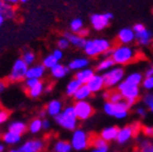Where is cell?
Here are the masks:
<instances>
[{"instance_id":"1","label":"cell","mask_w":153,"mask_h":152,"mask_svg":"<svg viewBox=\"0 0 153 152\" xmlns=\"http://www.w3.org/2000/svg\"><path fill=\"white\" fill-rule=\"evenodd\" d=\"M137 55H138V53L136 52V50H134V48L128 45H121L112 49L111 57L113 59L115 64L127 65L136 61Z\"/></svg>"},{"instance_id":"2","label":"cell","mask_w":153,"mask_h":152,"mask_svg":"<svg viewBox=\"0 0 153 152\" xmlns=\"http://www.w3.org/2000/svg\"><path fill=\"white\" fill-rule=\"evenodd\" d=\"M54 120L61 128L67 131L76 130V127L79 124V119L76 117L74 105H68V107H64L63 112L57 115Z\"/></svg>"},{"instance_id":"3","label":"cell","mask_w":153,"mask_h":152,"mask_svg":"<svg viewBox=\"0 0 153 152\" xmlns=\"http://www.w3.org/2000/svg\"><path fill=\"white\" fill-rule=\"evenodd\" d=\"M110 40L105 38H95V39L86 40L85 47L83 48L84 52L87 57H95L100 54H104L106 51L111 49Z\"/></svg>"},{"instance_id":"4","label":"cell","mask_w":153,"mask_h":152,"mask_svg":"<svg viewBox=\"0 0 153 152\" xmlns=\"http://www.w3.org/2000/svg\"><path fill=\"white\" fill-rule=\"evenodd\" d=\"M130 107H131V105L126 100L117 103L106 101L103 105V111L106 115L115 117L116 119H124L129 115Z\"/></svg>"},{"instance_id":"5","label":"cell","mask_w":153,"mask_h":152,"mask_svg":"<svg viewBox=\"0 0 153 152\" xmlns=\"http://www.w3.org/2000/svg\"><path fill=\"white\" fill-rule=\"evenodd\" d=\"M91 137L85 130L83 129H76L72 132L70 144L72 146V149L76 151H83L86 150L89 146H91Z\"/></svg>"},{"instance_id":"6","label":"cell","mask_w":153,"mask_h":152,"mask_svg":"<svg viewBox=\"0 0 153 152\" xmlns=\"http://www.w3.org/2000/svg\"><path fill=\"white\" fill-rule=\"evenodd\" d=\"M117 90H119V93L122 95L123 99L126 100L131 107L136 102L137 99H138L139 96H140L139 86L130 83V82H128L126 79H124L121 83L118 85Z\"/></svg>"},{"instance_id":"7","label":"cell","mask_w":153,"mask_h":152,"mask_svg":"<svg viewBox=\"0 0 153 152\" xmlns=\"http://www.w3.org/2000/svg\"><path fill=\"white\" fill-rule=\"evenodd\" d=\"M102 76L105 87L112 88L116 85H119L124 80V70L122 67H114L108 72H105Z\"/></svg>"},{"instance_id":"8","label":"cell","mask_w":153,"mask_h":152,"mask_svg":"<svg viewBox=\"0 0 153 152\" xmlns=\"http://www.w3.org/2000/svg\"><path fill=\"white\" fill-rule=\"evenodd\" d=\"M140 129H141V126L139 122H133V124H129V126L120 128L119 131H118V135H117V138H116V142H117L119 145H124V144L129 143L130 140L138 133Z\"/></svg>"},{"instance_id":"9","label":"cell","mask_w":153,"mask_h":152,"mask_svg":"<svg viewBox=\"0 0 153 152\" xmlns=\"http://www.w3.org/2000/svg\"><path fill=\"white\" fill-rule=\"evenodd\" d=\"M28 69L29 66L25 63V61L22 57L17 59L13 64V67L11 69V72H10L7 79L10 82H20V81L26 79Z\"/></svg>"},{"instance_id":"10","label":"cell","mask_w":153,"mask_h":152,"mask_svg":"<svg viewBox=\"0 0 153 152\" xmlns=\"http://www.w3.org/2000/svg\"><path fill=\"white\" fill-rule=\"evenodd\" d=\"M74 111H76V117L79 120H87L94 115V107L88 101L82 100V101H76L74 104Z\"/></svg>"},{"instance_id":"11","label":"cell","mask_w":153,"mask_h":152,"mask_svg":"<svg viewBox=\"0 0 153 152\" xmlns=\"http://www.w3.org/2000/svg\"><path fill=\"white\" fill-rule=\"evenodd\" d=\"M113 18L111 13H103V14H94L91 17V24L96 31H102L103 29L110 25V20Z\"/></svg>"},{"instance_id":"12","label":"cell","mask_w":153,"mask_h":152,"mask_svg":"<svg viewBox=\"0 0 153 152\" xmlns=\"http://www.w3.org/2000/svg\"><path fill=\"white\" fill-rule=\"evenodd\" d=\"M45 142L39 138H32L25 142L18 148L20 152H43L45 149Z\"/></svg>"},{"instance_id":"13","label":"cell","mask_w":153,"mask_h":152,"mask_svg":"<svg viewBox=\"0 0 153 152\" xmlns=\"http://www.w3.org/2000/svg\"><path fill=\"white\" fill-rule=\"evenodd\" d=\"M63 110H64L63 102L61 100H57V99H53L51 101H49L45 107L47 116L53 117V118H55L57 115L61 114L63 112Z\"/></svg>"},{"instance_id":"14","label":"cell","mask_w":153,"mask_h":152,"mask_svg":"<svg viewBox=\"0 0 153 152\" xmlns=\"http://www.w3.org/2000/svg\"><path fill=\"white\" fill-rule=\"evenodd\" d=\"M86 85L88 86L89 89L91 90V93L93 94L98 93V92H100L103 87H105L103 76L102 75H98V74L95 75V76L88 81V83L86 84Z\"/></svg>"},{"instance_id":"15","label":"cell","mask_w":153,"mask_h":152,"mask_svg":"<svg viewBox=\"0 0 153 152\" xmlns=\"http://www.w3.org/2000/svg\"><path fill=\"white\" fill-rule=\"evenodd\" d=\"M118 131H119V128L116 126H111V127H106V128L102 129L99 134L101 138L105 140V142H113V140H116L118 135Z\"/></svg>"},{"instance_id":"16","label":"cell","mask_w":153,"mask_h":152,"mask_svg":"<svg viewBox=\"0 0 153 152\" xmlns=\"http://www.w3.org/2000/svg\"><path fill=\"white\" fill-rule=\"evenodd\" d=\"M117 37L122 45H129L135 39V32L133 31V29L123 28L119 31Z\"/></svg>"},{"instance_id":"17","label":"cell","mask_w":153,"mask_h":152,"mask_svg":"<svg viewBox=\"0 0 153 152\" xmlns=\"http://www.w3.org/2000/svg\"><path fill=\"white\" fill-rule=\"evenodd\" d=\"M45 66L43 64H37V65H32L29 67L28 72H27L26 79H38L41 80L45 75Z\"/></svg>"},{"instance_id":"18","label":"cell","mask_w":153,"mask_h":152,"mask_svg":"<svg viewBox=\"0 0 153 152\" xmlns=\"http://www.w3.org/2000/svg\"><path fill=\"white\" fill-rule=\"evenodd\" d=\"M95 72H94V69L91 68H84L82 70H79V72H76V77L74 78L76 80L79 81L80 83L83 85V84H87L88 83V81L95 76Z\"/></svg>"},{"instance_id":"19","label":"cell","mask_w":153,"mask_h":152,"mask_svg":"<svg viewBox=\"0 0 153 152\" xmlns=\"http://www.w3.org/2000/svg\"><path fill=\"white\" fill-rule=\"evenodd\" d=\"M64 37L67 38V40L69 42V44H71L72 46L76 48H84L86 44V39L82 36L78 35L76 33H69V32H66L64 34Z\"/></svg>"},{"instance_id":"20","label":"cell","mask_w":153,"mask_h":152,"mask_svg":"<svg viewBox=\"0 0 153 152\" xmlns=\"http://www.w3.org/2000/svg\"><path fill=\"white\" fill-rule=\"evenodd\" d=\"M89 64L88 59H85V57H76V59H74L72 61H70L69 64H68V68L70 70H82L84 68H87Z\"/></svg>"},{"instance_id":"21","label":"cell","mask_w":153,"mask_h":152,"mask_svg":"<svg viewBox=\"0 0 153 152\" xmlns=\"http://www.w3.org/2000/svg\"><path fill=\"white\" fill-rule=\"evenodd\" d=\"M27 130H28V126L25 124L24 121H20V120L12 121V122L7 126V131L13 132V133L19 134V135H22V134L26 133Z\"/></svg>"},{"instance_id":"22","label":"cell","mask_w":153,"mask_h":152,"mask_svg":"<svg viewBox=\"0 0 153 152\" xmlns=\"http://www.w3.org/2000/svg\"><path fill=\"white\" fill-rule=\"evenodd\" d=\"M135 39L137 40V43L141 46H148L151 43L152 39V33L149 30L145 29L143 31L135 33Z\"/></svg>"},{"instance_id":"23","label":"cell","mask_w":153,"mask_h":152,"mask_svg":"<svg viewBox=\"0 0 153 152\" xmlns=\"http://www.w3.org/2000/svg\"><path fill=\"white\" fill-rule=\"evenodd\" d=\"M72 146L70 142H67L64 139H59L53 144L52 151L53 152H71Z\"/></svg>"},{"instance_id":"24","label":"cell","mask_w":153,"mask_h":152,"mask_svg":"<svg viewBox=\"0 0 153 152\" xmlns=\"http://www.w3.org/2000/svg\"><path fill=\"white\" fill-rule=\"evenodd\" d=\"M70 69L68 68V66H64L62 64H56L53 68L50 69L51 76L55 79H63L65 76H66L68 72H69Z\"/></svg>"},{"instance_id":"25","label":"cell","mask_w":153,"mask_h":152,"mask_svg":"<svg viewBox=\"0 0 153 152\" xmlns=\"http://www.w3.org/2000/svg\"><path fill=\"white\" fill-rule=\"evenodd\" d=\"M20 140H22V135L13 133V132H10V131H7L2 135V142L5 145L14 146L16 144H18Z\"/></svg>"},{"instance_id":"26","label":"cell","mask_w":153,"mask_h":152,"mask_svg":"<svg viewBox=\"0 0 153 152\" xmlns=\"http://www.w3.org/2000/svg\"><path fill=\"white\" fill-rule=\"evenodd\" d=\"M91 90L89 89V87L86 84H83V85L80 86V88L78 89L76 94H74V98L76 101H82V100H86L88 99L91 96Z\"/></svg>"},{"instance_id":"27","label":"cell","mask_w":153,"mask_h":152,"mask_svg":"<svg viewBox=\"0 0 153 152\" xmlns=\"http://www.w3.org/2000/svg\"><path fill=\"white\" fill-rule=\"evenodd\" d=\"M0 15H3L5 18H13L15 16V10L9 3L0 0Z\"/></svg>"},{"instance_id":"28","label":"cell","mask_w":153,"mask_h":152,"mask_svg":"<svg viewBox=\"0 0 153 152\" xmlns=\"http://www.w3.org/2000/svg\"><path fill=\"white\" fill-rule=\"evenodd\" d=\"M45 92V85H44L43 82H38L37 84H36L35 86H33V87L29 88V89H27V93H28L29 97L31 98H38L39 96H42V94Z\"/></svg>"},{"instance_id":"29","label":"cell","mask_w":153,"mask_h":152,"mask_svg":"<svg viewBox=\"0 0 153 152\" xmlns=\"http://www.w3.org/2000/svg\"><path fill=\"white\" fill-rule=\"evenodd\" d=\"M42 120L41 118H34L30 121V124H28V130L31 134H38L43 130V126H42Z\"/></svg>"},{"instance_id":"30","label":"cell","mask_w":153,"mask_h":152,"mask_svg":"<svg viewBox=\"0 0 153 152\" xmlns=\"http://www.w3.org/2000/svg\"><path fill=\"white\" fill-rule=\"evenodd\" d=\"M81 85L82 84L76 78L72 79L71 81H69V83L67 84L66 86V95L69 96V97H74V94L78 92V89H79Z\"/></svg>"},{"instance_id":"31","label":"cell","mask_w":153,"mask_h":152,"mask_svg":"<svg viewBox=\"0 0 153 152\" xmlns=\"http://www.w3.org/2000/svg\"><path fill=\"white\" fill-rule=\"evenodd\" d=\"M115 62L113 61L112 57H105L104 60L100 61L97 65V72H108L110 69H112V67L114 66Z\"/></svg>"},{"instance_id":"32","label":"cell","mask_w":153,"mask_h":152,"mask_svg":"<svg viewBox=\"0 0 153 152\" xmlns=\"http://www.w3.org/2000/svg\"><path fill=\"white\" fill-rule=\"evenodd\" d=\"M91 147L96 148V149H104V150L110 149L108 143L105 142L100 136H93V139H91Z\"/></svg>"},{"instance_id":"33","label":"cell","mask_w":153,"mask_h":152,"mask_svg":"<svg viewBox=\"0 0 153 152\" xmlns=\"http://www.w3.org/2000/svg\"><path fill=\"white\" fill-rule=\"evenodd\" d=\"M126 80L128 81V82H130V83L134 84V85H137L139 86L140 84H143V75L140 74V72H132V74H130L129 76L126 78Z\"/></svg>"},{"instance_id":"34","label":"cell","mask_w":153,"mask_h":152,"mask_svg":"<svg viewBox=\"0 0 153 152\" xmlns=\"http://www.w3.org/2000/svg\"><path fill=\"white\" fill-rule=\"evenodd\" d=\"M22 59L24 60L25 63L30 67V66H32V65H34V63H35L36 55L33 51H31V50H27V51H24Z\"/></svg>"},{"instance_id":"35","label":"cell","mask_w":153,"mask_h":152,"mask_svg":"<svg viewBox=\"0 0 153 152\" xmlns=\"http://www.w3.org/2000/svg\"><path fill=\"white\" fill-rule=\"evenodd\" d=\"M83 28H84L83 22H82V19H80V18H74V20H71V22H70V30L76 34L79 33Z\"/></svg>"},{"instance_id":"36","label":"cell","mask_w":153,"mask_h":152,"mask_svg":"<svg viewBox=\"0 0 153 152\" xmlns=\"http://www.w3.org/2000/svg\"><path fill=\"white\" fill-rule=\"evenodd\" d=\"M56 64H59V62L55 60V57H53L52 54L47 55V57H44V60H43V65L45 66L46 69L53 68V67H54Z\"/></svg>"},{"instance_id":"37","label":"cell","mask_w":153,"mask_h":152,"mask_svg":"<svg viewBox=\"0 0 153 152\" xmlns=\"http://www.w3.org/2000/svg\"><path fill=\"white\" fill-rule=\"evenodd\" d=\"M123 97L122 95L119 93V90H113V92H110V97H108V100L110 102L113 103H117L120 102V101H123Z\"/></svg>"},{"instance_id":"38","label":"cell","mask_w":153,"mask_h":152,"mask_svg":"<svg viewBox=\"0 0 153 152\" xmlns=\"http://www.w3.org/2000/svg\"><path fill=\"white\" fill-rule=\"evenodd\" d=\"M143 103L149 109L150 112L153 113V94H147L143 97Z\"/></svg>"},{"instance_id":"39","label":"cell","mask_w":153,"mask_h":152,"mask_svg":"<svg viewBox=\"0 0 153 152\" xmlns=\"http://www.w3.org/2000/svg\"><path fill=\"white\" fill-rule=\"evenodd\" d=\"M143 87L145 88V89H153V76L151 77H146V78L143 79Z\"/></svg>"},{"instance_id":"40","label":"cell","mask_w":153,"mask_h":152,"mask_svg":"<svg viewBox=\"0 0 153 152\" xmlns=\"http://www.w3.org/2000/svg\"><path fill=\"white\" fill-rule=\"evenodd\" d=\"M69 45H70L69 42L67 40L66 37H62V38H60V39L57 40V48H59V49H61V50L67 49Z\"/></svg>"},{"instance_id":"41","label":"cell","mask_w":153,"mask_h":152,"mask_svg":"<svg viewBox=\"0 0 153 152\" xmlns=\"http://www.w3.org/2000/svg\"><path fill=\"white\" fill-rule=\"evenodd\" d=\"M38 82H41V80H38V79H31V78L26 79V81H25V86H26L27 89H29V88L35 86Z\"/></svg>"},{"instance_id":"42","label":"cell","mask_w":153,"mask_h":152,"mask_svg":"<svg viewBox=\"0 0 153 152\" xmlns=\"http://www.w3.org/2000/svg\"><path fill=\"white\" fill-rule=\"evenodd\" d=\"M141 131L145 136L147 137H153V127L151 126H143L141 128Z\"/></svg>"},{"instance_id":"43","label":"cell","mask_w":153,"mask_h":152,"mask_svg":"<svg viewBox=\"0 0 153 152\" xmlns=\"http://www.w3.org/2000/svg\"><path fill=\"white\" fill-rule=\"evenodd\" d=\"M9 116H10V114L7 110H2V109L0 110V124H4L5 121L9 119Z\"/></svg>"},{"instance_id":"44","label":"cell","mask_w":153,"mask_h":152,"mask_svg":"<svg viewBox=\"0 0 153 152\" xmlns=\"http://www.w3.org/2000/svg\"><path fill=\"white\" fill-rule=\"evenodd\" d=\"M51 54L55 57V60H56L57 62H60L61 60L63 59V55H64V54H63V50L59 49V48H56V49L53 50V52L51 53Z\"/></svg>"},{"instance_id":"45","label":"cell","mask_w":153,"mask_h":152,"mask_svg":"<svg viewBox=\"0 0 153 152\" xmlns=\"http://www.w3.org/2000/svg\"><path fill=\"white\" fill-rule=\"evenodd\" d=\"M135 112H136V114L138 115L140 118H143V117H146L147 116V111L145 107H138L136 110H135Z\"/></svg>"},{"instance_id":"46","label":"cell","mask_w":153,"mask_h":152,"mask_svg":"<svg viewBox=\"0 0 153 152\" xmlns=\"http://www.w3.org/2000/svg\"><path fill=\"white\" fill-rule=\"evenodd\" d=\"M42 126H43V130H49L51 127V122L50 120L48 118H44L43 120H42Z\"/></svg>"},{"instance_id":"47","label":"cell","mask_w":153,"mask_h":152,"mask_svg":"<svg viewBox=\"0 0 153 152\" xmlns=\"http://www.w3.org/2000/svg\"><path fill=\"white\" fill-rule=\"evenodd\" d=\"M145 26H143V24H136V25H134L133 27V31L135 32V33H138V32H141L145 30Z\"/></svg>"},{"instance_id":"48","label":"cell","mask_w":153,"mask_h":152,"mask_svg":"<svg viewBox=\"0 0 153 152\" xmlns=\"http://www.w3.org/2000/svg\"><path fill=\"white\" fill-rule=\"evenodd\" d=\"M137 152H153V142H151L150 145L147 146L146 148H143V149H138Z\"/></svg>"},{"instance_id":"49","label":"cell","mask_w":153,"mask_h":152,"mask_svg":"<svg viewBox=\"0 0 153 152\" xmlns=\"http://www.w3.org/2000/svg\"><path fill=\"white\" fill-rule=\"evenodd\" d=\"M76 34H78V35H80V36H82V37L85 38L86 36H87V35L89 34V30H88V29H86V28H83V29L81 30V31L79 32V33H76Z\"/></svg>"},{"instance_id":"50","label":"cell","mask_w":153,"mask_h":152,"mask_svg":"<svg viewBox=\"0 0 153 152\" xmlns=\"http://www.w3.org/2000/svg\"><path fill=\"white\" fill-rule=\"evenodd\" d=\"M5 88H7V83L3 80H0V95L4 92Z\"/></svg>"},{"instance_id":"51","label":"cell","mask_w":153,"mask_h":152,"mask_svg":"<svg viewBox=\"0 0 153 152\" xmlns=\"http://www.w3.org/2000/svg\"><path fill=\"white\" fill-rule=\"evenodd\" d=\"M2 1H4V2L9 3V4H16L17 2H19V0H2Z\"/></svg>"},{"instance_id":"52","label":"cell","mask_w":153,"mask_h":152,"mask_svg":"<svg viewBox=\"0 0 153 152\" xmlns=\"http://www.w3.org/2000/svg\"><path fill=\"white\" fill-rule=\"evenodd\" d=\"M91 152H108V150H104V149H96V148H93Z\"/></svg>"},{"instance_id":"53","label":"cell","mask_w":153,"mask_h":152,"mask_svg":"<svg viewBox=\"0 0 153 152\" xmlns=\"http://www.w3.org/2000/svg\"><path fill=\"white\" fill-rule=\"evenodd\" d=\"M4 151H5V144L0 143V152H4Z\"/></svg>"},{"instance_id":"54","label":"cell","mask_w":153,"mask_h":152,"mask_svg":"<svg viewBox=\"0 0 153 152\" xmlns=\"http://www.w3.org/2000/svg\"><path fill=\"white\" fill-rule=\"evenodd\" d=\"M108 97H110V92H105L104 94H103V98H104L106 101L108 100Z\"/></svg>"},{"instance_id":"55","label":"cell","mask_w":153,"mask_h":152,"mask_svg":"<svg viewBox=\"0 0 153 152\" xmlns=\"http://www.w3.org/2000/svg\"><path fill=\"white\" fill-rule=\"evenodd\" d=\"M4 20H5V17L3 16V15H0V27H1V26L3 25Z\"/></svg>"},{"instance_id":"56","label":"cell","mask_w":153,"mask_h":152,"mask_svg":"<svg viewBox=\"0 0 153 152\" xmlns=\"http://www.w3.org/2000/svg\"><path fill=\"white\" fill-rule=\"evenodd\" d=\"M7 152H20V151H19V149H16V148H12V149H10Z\"/></svg>"},{"instance_id":"57","label":"cell","mask_w":153,"mask_h":152,"mask_svg":"<svg viewBox=\"0 0 153 152\" xmlns=\"http://www.w3.org/2000/svg\"><path fill=\"white\" fill-rule=\"evenodd\" d=\"M19 2H22V3H26V2H28V0H19Z\"/></svg>"},{"instance_id":"58","label":"cell","mask_w":153,"mask_h":152,"mask_svg":"<svg viewBox=\"0 0 153 152\" xmlns=\"http://www.w3.org/2000/svg\"><path fill=\"white\" fill-rule=\"evenodd\" d=\"M0 110H1V101H0Z\"/></svg>"},{"instance_id":"59","label":"cell","mask_w":153,"mask_h":152,"mask_svg":"<svg viewBox=\"0 0 153 152\" xmlns=\"http://www.w3.org/2000/svg\"><path fill=\"white\" fill-rule=\"evenodd\" d=\"M151 68H152V69H153V66H152V67H151Z\"/></svg>"}]
</instances>
